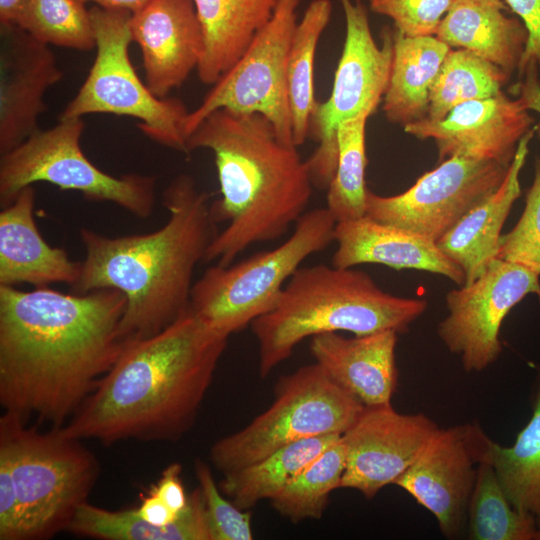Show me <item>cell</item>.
Instances as JSON below:
<instances>
[{
	"label": "cell",
	"mask_w": 540,
	"mask_h": 540,
	"mask_svg": "<svg viewBox=\"0 0 540 540\" xmlns=\"http://www.w3.org/2000/svg\"><path fill=\"white\" fill-rule=\"evenodd\" d=\"M126 296L0 285V403L4 412L62 427L96 389L126 340Z\"/></svg>",
	"instance_id": "obj_1"
},
{
	"label": "cell",
	"mask_w": 540,
	"mask_h": 540,
	"mask_svg": "<svg viewBox=\"0 0 540 540\" xmlns=\"http://www.w3.org/2000/svg\"><path fill=\"white\" fill-rule=\"evenodd\" d=\"M228 338L189 306L160 332L126 340L63 431L105 445L179 440L196 419Z\"/></svg>",
	"instance_id": "obj_2"
},
{
	"label": "cell",
	"mask_w": 540,
	"mask_h": 540,
	"mask_svg": "<svg viewBox=\"0 0 540 540\" xmlns=\"http://www.w3.org/2000/svg\"><path fill=\"white\" fill-rule=\"evenodd\" d=\"M162 198L169 217L153 232L110 237L80 231L85 258L71 288L78 294L106 288L122 292L125 340L154 335L189 308L195 267L219 232L210 196L191 176L175 177Z\"/></svg>",
	"instance_id": "obj_3"
},
{
	"label": "cell",
	"mask_w": 540,
	"mask_h": 540,
	"mask_svg": "<svg viewBox=\"0 0 540 540\" xmlns=\"http://www.w3.org/2000/svg\"><path fill=\"white\" fill-rule=\"evenodd\" d=\"M187 149L213 153L221 197L211 214L227 223L203 262L229 265L253 244L285 235L306 212L314 187L307 161L265 116L218 109L188 136Z\"/></svg>",
	"instance_id": "obj_4"
},
{
	"label": "cell",
	"mask_w": 540,
	"mask_h": 540,
	"mask_svg": "<svg viewBox=\"0 0 540 540\" xmlns=\"http://www.w3.org/2000/svg\"><path fill=\"white\" fill-rule=\"evenodd\" d=\"M426 309V300L385 292L353 267H300L275 306L250 324L258 344L259 375L267 377L306 338L340 331L355 336L384 330L400 334Z\"/></svg>",
	"instance_id": "obj_5"
},
{
	"label": "cell",
	"mask_w": 540,
	"mask_h": 540,
	"mask_svg": "<svg viewBox=\"0 0 540 540\" xmlns=\"http://www.w3.org/2000/svg\"><path fill=\"white\" fill-rule=\"evenodd\" d=\"M0 417V449L10 459L19 512L18 540H43L68 527L98 478L95 455L62 427L39 431Z\"/></svg>",
	"instance_id": "obj_6"
},
{
	"label": "cell",
	"mask_w": 540,
	"mask_h": 540,
	"mask_svg": "<svg viewBox=\"0 0 540 540\" xmlns=\"http://www.w3.org/2000/svg\"><path fill=\"white\" fill-rule=\"evenodd\" d=\"M336 220L324 208L306 211L279 246L226 266L214 264L193 284L190 308L230 336L269 312L303 261L334 242Z\"/></svg>",
	"instance_id": "obj_7"
},
{
	"label": "cell",
	"mask_w": 540,
	"mask_h": 540,
	"mask_svg": "<svg viewBox=\"0 0 540 540\" xmlns=\"http://www.w3.org/2000/svg\"><path fill=\"white\" fill-rule=\"evenodd\" d=\"M364 405L318 364L299 367L276 382L274 400L243 429L216 441L210 460L222 475L250 465L288 444L342 435Z\"/></svg>",
	"instance_id": "obj_8"
},
{
	"label": "cell",
	"mask_w": 540,
	"mask_h": 540,
	"mask_svg": "<svg viewBox=\"0 0 540 540\" xmlns=\"http://www.w3.org/2000/svg\"><path fill=\"white\" fill-rule=\"evenodd\" d=\"M96 57L76 96L59 120L110 113L139 119L140 130L152 140L188 153L184 123L188 111L177 98H158L142 83L129 58L132 12L93 6Z\"/></svg>",
	"instance_id": "obj_9"
},
{
	"label": "cell",
	"mask_w": 540,
	"mask_h": 540,
	"mask_svg": "<svg viewBox=\"0 0 540 540\" xmlns=\"http://www.w3.org/2000/svg\"><path fill=\"white\" fill-rule=\"evenodd\" d=\"M82 118L59 120L38 130L0 157V204H10L20 191L36 182L80 192L85 199L112 202L139 218L151 215L156 178L149 175L112 176L96 167L83 153Z\"/></svg>",
	"instance_id": "obj_10"
},
{
	"label": "cell",
	"mask_w": 540,
	"mask_h": 540,
	"mask_svg": "<svg viewBox=\"0 0 540 540\" xmlns=\"http://www.w3.org/2000/svg\"><path fill=\"white\" fill-rule=\"evenodd\" d=\"M346 34L328 99L316 104L308 138L317 143L306 160L315 188L327 190L337 164V131L341 123L377 110L387 90L393 60V29L385 26L382 44L375 42L361 0H339Z\"/></svg>",
	"instance_id": "obj_11"
},
{
	"label": "cell",
	"mask_w": 540,
	"mask_h": 540,
	"mask_svg": "<svg viewBox=\"0 0 540 540\" xmlns=\"http://www.w3.org/2000/svg\"><path fill=\"white\" fill-rule=\"evenodd\" d=\"M300 0H279L269 22L257 33L239 60L215 84L184 123L186 140L212 112L228 109L259 113L278 138L294 145L286 70L297 26Z\"/></svg>",
	"instance_id": "obj_12"
},
{
	"label": "cell",
	"mask_w": 540,
	"mask_h": 540,
	"mask_svg": "<svg viewBox=\"0 0 540 540\" xmlns=\"http://www.w3.org/2000/svg\"><path fill=\"white\" fill-rule=\"evenodd\" d=\"M508 167L453 156L423 174L406 191L366 195V215L437 242L502 184Z\"/></svg>",
	"instance_id": "obj_13"
},
{
	"label": "cell",
	"mask_w": 540,
	"mask_h": 540,
	"mask_svg": "<svg viewBox=\"0 0 540 540\" xmlns=\"http://www.w3.org/2000/svg\"><path fill=\"white\" fill-rule=\"evenodd\" d=\"M539 277L523 265L495 258L474 281L446 294L448 314L438 324V336L466 372H480L498 359L502 322L526 295L540 300Z\"/></svg>",
	"instance_id": "obj_14"
},
{
	"label": "cell",
	"mask_w": 540,
	"mask_h": 540,
	"mask_svg": "<svg viewBox=\"0 0 540 540\" xmlns=\"http://www.w3.org/2000/svg\"><path fill=\"white\" fill-rule=\"evenodd\" d=\"M491 442L477 424L439 428L394 484L434 515L445 537L455 538L467 520L478 467Z\"/></svg>",
	"instance_id": "obj_15"
},
{
	"label": "cell",
	"mask_w": 540,
	"mask_h": 540,
	"mask_svg": "<svg viewBox=\"0 0 540 540\" xmlns=\"http://www.w3.org/2000/svg\"><path fill=\"white\" fill-rule=\"evenodd\" d=\"M438 429L425 414H402L391 403L364 406L342 434L346 467L340 488L374 498L413 464Z\"/></svg>",
	"instance_id": "obj_16"
},
{
	"label": "cell",
	"mask_w": 540,
	"mask_h": 540,
	"mask_svg": "<svg viewBox=\"0 0 540 540\" xmlns=\"http://www.w3.org/2000/svg\"><path fill=\"white\" fill-rule=\"evenodd\" d=\"M528 111L519 99L501 92L460 104L441 120L407 124L404 130L418 139H433L440 162L462 156L509 167L519 141L533 128Z\"/></svg>",
	"instance_id": "obj_17"
},
{
	"label": "cell",
	"mask_w": 540,
	"mask_h": 540,
	"mask_svg": "<svg viewBox=\"0 0 540 540\" xmlns=\"http://www.w3.org/2000/svg\"><path fill=\"white\" fill-rule=\"evenodd\" d=\"M62 77L49 45L15 24L0 25V155L40 130L44 95Z\"/></svg>",
	"instance_id": "obj_18"
},
{
	"label": "cell",
	"mask_w": 540,
	"mask_h": 540,
	"mask_svg": "<svg viewBox=\"0 0 540 540\" xmlns=\"http://www.w3.org/2000/svg\"><path fill=\"white\" fill-rule=\"evenodd\" d=\"M129 29L156 97L165 98L197 70L205 41L193 0H151L132 13Z\"/></svg>",
	"instance_id": "obj_19"
},
{
	"label": "cell",
	"mask_w": 540,
	"mask_h": 540,
	"mask_svg": "<svg viewBox=\"0 0 540 540\" xmlns=\"http://www.w3.org/2000/svg\"><path fill=\"white\" fill-rule=\"evenodd\" d=\"M334 242L337 248L331 264L335 267L381 264L396 270L415 269L442 275L458 286L465 283L464 272L436 242L367 215L337 222Z\"/></svg>",
	"instance_id": "obj_20"
},
{
	"label": "cell",
	"mask_w": 540,
	"mask_h": 540,
	"mask_svg": "<svg viewBox=\"0 0 540 540\" xmlns=\"http://www.w3.org/2000/svg\"><path fill=\"white\" fill-rule=\"evenodd\" d=\"M398 333L384 330L347 338L338 332L313 336L315 362L364 406L390 404L398 384Z\"/></svg>",
	"instance_id": "obj_21"
},
{
	"label": "cell",
	"mask_w": 540,
	"mask_h": 540,
	"mask_svg": "<svg viewBox=\"0 0 540 540\" xmlns=\"http://www.w3.org/2000/svg\"><path fill=\"white\" fill-rule=\"evenodd\" d=\"M35 190L23 188L0 212V285L15 287L28 283L37 288L51 283L73 286L79 279L82 261L52 247L41 236L34 220Z\"/></svg>",
	"instance_id": "obj_22"
},
{
	"label": "cell",
	"mask_w": 540,
	"mask_h": 540,
	"mask_svg": "<svg viewBox=\"0 0 540 540\" xmlns=\"http://www.w3.org/2000/svg\"><path fill=\"white\" fill-rule=\"evenodd\" d=\"M536 129L533 127L519 141L500 187L436 242L464 272V284L474 281L497 258L502 227L514 202L521 195L519 176Z\"/></svg>",
	"instance_id": "obj_23"
},
{
	"label": "cell",
	"mask_w": 540,
	"mask_h": 540,
	"mask_svg": "<svg viewBox=\"0 0 540 540\" xmlns=\"http://www.w3.org/2000/svg\"><path fill=\"white\" fill-rule=\"evenodd\" d=\"M505 10L503 0H454L435 36L450 48L468 50L511 76L521 60L527 30Z\"/></svg>",
	"instance_id": "obj_24"
},
{
	"label": "cell",
	"mask_w": 540,
	"mask_h": 540,
	"mask_svg": "<svg viewBox=\"0 0 540 540\" xmlns=\"http://www.w3.org/2000/svg\"><path fill=\"white\" fill-rule=\"evenodd\" d=\"M204 34V53L197 73L215 84L239 60L269 22L279 0H193Z\"/></svg>",
	"instance_id": "obj_25"
},
{
	"label": "cell",
	"mask_w": 540,
	"mask_h": 540,
	"mask_svg": "<svg viewBox=\"0 0 540 540\" xmlns=\"http://www.w3.org/2000/svg\"><path fill=\"white\" fill-rule=\"evenodd\" d=\"M393 46L382 109L388 121L404 127L427 116L431 88L452 48L435 35L409 37L395 29Z\"/></svg>",
	"instance_id": "obj_26"
},
{
	"label": "cell",
	"mask_w": 540,
	"mask_h": 540,
	"mask_svg": "<svg viewBox=\"0 0 540 540\" xmlns=\"http://www.w3.org/2000/svg\"><path fill=\"white\" fill-rule=\"evenodd\" d=\"M68 530L101 540H211L199 487L190 493L178 518L165 526L151 524L136 509L112 511L86 502L78 508Z\"/></svg>",
	"instance_id": "obj_27"
},
{
	"label": "cell",
	"mask_w": 540,
	"mask_h": 540,
	"mask_svg": "<svg viewBox=\"0 0 540 540\" xmlns=\"http://www.w3.org/2000/svg\"><path fill=\"white\" fill-rule=\"evenodd\" d=\"M342 435L303 439L283 446L264 458L223 475L222 493L240 509L277 496L312 460Z\"/></svg>",
	"instance_id": "obj_28"
},
{
	"label": "cell",
	"mask_w": 540,
	"mask_h": 540,
	"mask_svg": "<svg viewBox=\"0 0 540 540\" xmlns=\"http://www.w3.org/2000/svg\"><path fill=\"white\" fill-rule=\"evenodd\" d=\"M330 0H312L297 23L288 56L286 81L296 147L308 139L314 98V60L320 37L330 22Z\"/></svg>",
	"instance_id": "obj_29"
},
{
	"label": "cell",
	"mask_w": 540,
	"mask_h": 540,
	"mask_svg": "<svg viewBox=\"0 0 540 540\" xmlns=\"http://www.w3.org/2000/svg\"><path fill=\"white\" fill-rule=\"evenodd\" d=\"M489 458L513 507L537 518L540 515V384L532 416L514 444L504 447L492 441Z\"/></svg>",
	"instance_id": "obj_30"
},
{
	"label": "cell",
	"mask_w": 540,
	"mask_h": 540,
	"mask_svg": "<svg viewBox=\"0 0 540 540\" xmlns=\"http://www.w3.org/2000/svg\"><path fill=\"white\" fill-rule=\"evenodd\" d=\"M509 75L500 67L465 50L451 49L431 88L428 121L444 118L456 106L503 92Z\"/></svg>",
	"instance_id": "obj_31"
},
{
	"label": "cell",
	"mask_w": 540,
	"mask_h": 540,
	"mask_svg": "<svg viewBox=\"0 0 540 540\" xmlns=\"http://www.w3.org/2000/svg\"><path fill=\"white\" fill-rule=\"evenodd\" d=\"M472 540H533L536 517L516 510L507 498L489 458L478 467L467 508Z\"/></svg>",
	"instance_id": "obj_32"
},
{
	"label": "cell",
	"mask_w": 540,
	"mask_h": 540,
	"mask_svg": "<svg viewBox=\"0 0 540 540\" xmlns=\"http://www.w3.org/2000/svg\"><path fill=\"white\" fill-rule=\"evenodd\" d=\"M345 467L346 446L341 436L270 500L272 507L293 523L320 519L331 492L340 488Z\"/></svg>",
	"instance_id": "obj_33"
},
{
	"label": "cell",
	"mask_w": 540,
	"mask_h": 540,
	"mask_svg": "<svg viewBox=\"0 0 540 540\" xmlns=\"http://www.w3.org/2000/svg\"><path fill=\"white\" fill-rule=\"evenodd\" d=\"M368 112L340 124L337 131V164L327 191L326 208L336 222L358 219L366 215L365 173L366 123Z\"/></svg>",
	"instance_id": "obj_34"
},
{
	"label": "cell",
	"mask_w": 540,
	"mask_h": 540,
	"mask_svg": "<svg viewBox=\"0 0 540 540\" xmlns=\"http://www.w3.org/2000/svg\"><path fill=\"white\" fill-rule=\"evenodd\" d=\"M15 25L47 45L96 48L90 11L79 0H24Z\"/></svg>",
	"instance_id": "obj_35"
},
{
	"label": "cell",
	"mask_w": 540,
	"mask_h": 540,
	"mask_svg": "<svg viewBox=\"0 0 540 540\" xmlns=\"http://www.w3.org/2000/svg\"><path fill=\"white\" fill-rule=\"evenodd\" d=\"M497 258L523 265L540 275V157L535 163L523 213L514 228L501 235Z\"/></svg>",
	"instance_id": "obj_36"
},
{
	"label": "cell",
	"mask_w": 540,
	"mask_h": 540,
	"mask_svg": "<svg viewBox=\"0 0 540 540\" xmlns=\"http://www.w3.org/2000/svg\"><path fill=\"white\" fill-rule=\"evenodd\" d=\"M194 466L211 540L253 539L251 513L238 508L224 497L210 467L205 462L197 459Z\"/></svg>",
	"instance_id": "obj_37"
},
{
	"label": "cell",
	"mask_w": 540,
	"mask_h": 540,
	"mask_svg": "<svg viewBox=\"0 0 540 540\" xmlns=\"http://www.w3.org/2000/svg\"><path fill=\"white\" fill-rule=\"evenodd\" d=\"M454 0H370V10L393 20L405 36L435 35Z\"/></svg>",
	"instance_id": "obj_38"
},
{
	"label": "cell",
	"mask_w": 540,
	"mask_h": 540,
	"mask_svg": "<svg viewBox=\"0 0 540 540\" xmlns=\"http://www.w3.org/2000/svg\"><path fill=\"white\" fill-rule=\"evenodd\" d=\"M19 512L10 459L0 449V539L18 540Z\"/></svg>",
	"instance_id": "obj_39"
},
{
	"label": "cell",
	"mask_w": 540,
	"mask_h": 540,
	"mask_svg": "<svg viewBox=\"0 0 540 540\" xmlns=\"http://www.w3.org/2000/svg\"><path fill=\"white\" fill-rule=\"evenodd\" d=\"M519 16L527 30V41L518 65L519 75L530 62L540 66V0H503Z\"/></svg>",
	"instance_id": "obj_40"
},
{
	"label": "cell",
	"mask_w": 540,
	"mask_h": 540,
	"mask_svg": "<svg viewBox=\"0 0 540 540\" xmlns=\"http://www.w3.org/2000/svg\"><path fill=\"white\" fill-rule=\"evenodd\" d=\"M181 472L182 467L179 463H171L163 470L158 482L149 490L177 514L186 508L189 499V495H186L184 490Z\"/></svg>",
	"instance_id": "obj_41"
},
{
	"label": "cell",
	"mask_w": 540,
	"mask_h": 540,
	"mask_svg": "<svg viewBox=\"0 0 540 540\" xmlns=\"http://www.w3.org/2000/svg\"><path fill=\"white\" fill-rule=\"evenodd\" d=\"M522 81L516 85L518 99L527 110L540 114V79L538 65L534 62L527 64L522 74Z\"/></svg>",
	"instance_id": "obj_42"
},
{
	"label": "cell",
	"mask_w": 540,
	"mask_h": 540,
	"mask_svg": "<svg viewBox=\"0 0 540 540\" xmlns=\"http://www.w3.org/2000/svg\"><path fill=\"white\" fill-rule=\"evenodd\" d=\"M136 511L140 517L153 525L165 526L174 522L181 514L175 513L157 495L148 492L142 497L141 504Z\"/></svg>",
	"instance_id": "obj_43"
},
{
	"label": "cell",
	"mask_w": 540,
	"mask_h": 540,
	"mask_svg": "<svg viewBox=\"0 0 540 540\" xmlns=\"http://www.w3.org/2000/svg\"><path fill=\"white\" fill-rule=\"evenodd\" d=\"M86 4L93 2L96 6L106 9H124L130 12H136L144 7L151 0H79Z\"/></svg>",
	"instance_id": "obj_44"
},
{
	"label": "cell",
	"mask_w": 540,
	"mask_h": 540,
	"mask_svg": "<svg viewBox=\"0 0 540 540\" xmlns=\"http://www.w3.org/2000/svg\"><path fill=\"white\" fill-rule=\"evenodd\" d=\"M24 0H0V25H13Z\"/></svg>",
	"instance_id": "obj_45"
},
{
	"label": "cell",
	"mask_w": 540,
	"mask_h": 540,
	"mask_svg": "<svg viewBox=\"0 0 540 540\" xmlns=\"http://www.w3.org/2000/svg\"><path fill=\"white\" fill-rule=\"evenodd\" d=\"M536 526L535 540H540V515L536 518Z\"/></svg>",
	"instance_id": "obj_46"
}]
</instances>
